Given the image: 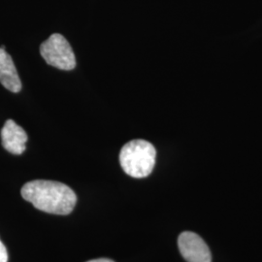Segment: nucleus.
Listing matches in <instances>:
<instances>
[{
    "mask_svg": "<svg viewBox=\"0 0 262 262\" xmlns=\"http://www.w3.org/2000/svg\"><path fill=\"white\" fill-rule=\"evenodd\" d=\"M21 196L38 210L55 214H70L77 202L75 192L64 184L54 181L35 180L21 188Z\"/></svg>",
    "mask_w": 262,
    "mask_h": 262,
    "instance_id": "nucleus-1",
    "label": "nucleus"
},
{
    "mask_svg": "<svg viewBox=\"0 0 262 262\" xmlns=\"http://www.w3.org/2000/svg\"><path fill=\"white\" fill-rule=\"evenodd\" d=\"M157 150L150 142L136 139L126 143L120 152L123 171L133 178H146L156 164Z\"/></svg>",
    "mask_w": 262,
    "mask_h": 262,
    "instance_id": "nucleus-2",
    "label": "nucleus"
},
{
    "mask_svg": "<svg viewBox=\"0 0 262 262\" xmlns=\"http://www.w3.org/2000/svg\"><path fill=\"white\" fill-rule=\"evenodd\" d=\"M40 54L49 66L60 70H72L76 66L74 52L66 38L54 33L40 46Z\"/></svg>",
    "mask_w": 262,
    "mask_h": 262,
    "instance_id": "nucleus-3",
    "label": "nucleus"
},
{
    "mask_svg": "<svg viewBox=\"0 0 262 262\" xmlns=\"http://www.w3.org/2000/svg\"><path fill=\"white\" fill-rule=\"evenodd\" d=\"M180 253L187 262H212V254L204 240L196 233L185 231L179 236Z\"/></svg>",
    "mask_w": 262,
    "mask_h": 262,
    "instance_id": "nucleus-4",
    "label": "nucleus"
},
{
    "mask_svg": "<svg viewBox=\"0 0 262 262\" xmlns=\"http://www.w3.org/2000/svg\"><path fill=\"white\" fill-rule=\"evenodd\" d=\"M28 134L13 120H8L1 129L2 146L13 155H21L26 150Z\"/></svg>",
    "mask_w": 262,
    "mask_h": 262,
    "instance_id": "nucleus-5",
    "label": "nucleus"
},
{
    "mask_svg": "<svg viewBox=\"0 0 262 262\" xmlns=\"http://www.w3.org/2000/svg\"><path fill=\"white\" fill-rule=\"evenodd\" d=\"M0 83L12 93H19L21 82L9 54L0 48Z\"/></svg>",
    "mask_w": 262,
    "mask_h": 262,
    "instance_id": "nucleus-6",
    "label": "nucleus"
},
{
    "mask_svg": "<svg viewBox=\"0 0 262 262\" xmlns=\"http://www.w3.org/2000/svg\"><path fill=\"white\" fill-rule=\"evenodd\" d=\"M8 261V253L5 246L0 241V262Z\"/></svg>",
    "mask_w": 262,
    "mask_h": 262,
    "instance_id": "nucleus-7",
    "label": "nucleus"
},
{
    "mask_svg": "<svg viewBox=\"0 0 262 262\" xmlns=\"http://www.w3.org/2000/svg\"><path fill=\"white\" fill-rule=\"evenodd\" d=\"M86 262H115L113 261L112 259H109V258H97V259H93V260H90V261Z\"/></svg>",
    "mask_w": 262,
    "mask_h": 262,
    "instance_id": "nucleus-8",
    "label": "nucleus"
}]
</instances>
